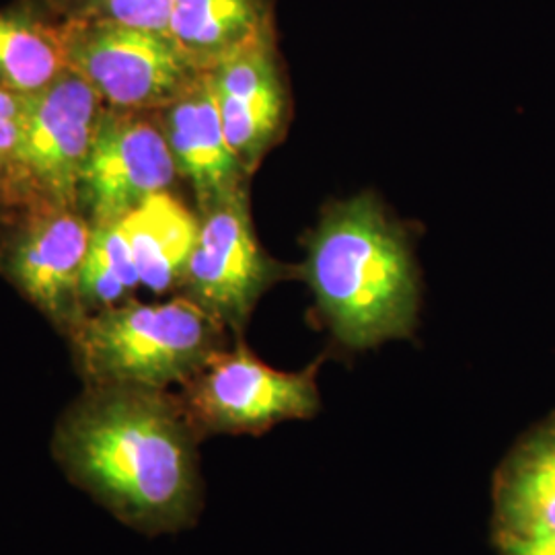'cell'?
<instances>
[{"mask_svg":"<svg viewBox=\"0 0 555 555\" xmlns=\"http://www.w3.org/2000/svg\"><path fill=\"white\" fill-rule=\"evenodd\" d=\"M199 442L176 393L85 385L60 414L50 451L66 479L121 525L159 537L198 522Z\"/></svg>","mask_w":555,"mask_h":555,"instance_id":"cell-1","label":"cell"},{"mask_svg":"<svg viewBox=\"0 0 555 555\" xmlns=\"http://www.w3.org/2000/svg\"><path fill=\"white\" fill-rule=\"evenodd\" d=\"M302 276L346 348L412 336L420 302L416 266L403 233L371 194L325 210L309 238Z\"/></svg>","mask_w":555,"mask_h":555,"instance_id":"cell-2","label":"cell"},{"mask_svg":"<svg viewBox=\"0 0 555 555\" xmlns=\"http://www.w3.org/2000/svg\"><path fill=\"white\" fill-rule=\"evenodd\" d=\"M229 330L183 295L89 313L68 336L85 385L183 387L227 350Z\"/></svg>","mask_w":555,"mask_h":555,"instance_id":"cell-3","label":"cell"},{"mask_svg":"<svg viewBox=\"0 0 555 555\" xmlns=\"http://www.w3.org/2000/svg\"><path fill=\"white\" fill-rule=\"evenodd\" d=\"M101 114L98 93L70 68L48 89L23 98L20 137L0 181V206L20 215L79 210L80 173Z\"/></svg>","mask_w":555,"mask_h":555,"instance_id":"cell-4","label":"cell"},{"mask_svg":"<svg viewBox=\"0 0 555 555\" xmlns=\"http://www.w3.org/2000/svg\"><path fill=\"white\" fill-rule=\"evenodd\" d=\"M318 371L319 362L298 373L278 371L238 341L212 358L178 397L202 440L217 435H263L282 422L318 414Z\"/></svg>","mask_w":555,"mask_h":555,"instance_id":"cell-5","label":"cell"},{"mask_svg":"<svg viewBox=\"0 0 555 555\" xmlns=\"http://www.w3.org/2000/svg\"><path fill=\"white\" fill-rule=\"evenodd\" d=\"M62 34L68 68L91 85L107 109L155 114L202 73L159 31L62 20Z\"/></svg>","mask_w":555,"mask_h":555,"instance_id":"cell-6","label":"cell"},{"mask_svg":"<svg viewBox=\"0 0 555 555\" xmlns=\"http://www.w3.org/2000/svg\"><path fill=\"white\" fill-rule=\"evenodd\" d=\"M284 278V266L259 247L247 188L199 212V233L179 295L237 336L259 298Z\"/></svg>","mask_w":555,"mask_h":555,"instance_id":"cell-7","label":"cell"},{"mask_svg":"<svg viewBox=\"0 0 555 555\" xmlns=\"http://www.w3.org/2000/svg\"><path fill=\"white\" fill-rule=\"evenodd\" d=\"M178 178L159 116L103 107L79 181L77 208L91 224L126 219Z\"/></svg>","mask_w":555,"mask_h":555,"instance_id":"cell-8","label":"cell"},{"mask_svg":"<svg viewBox=\"0 0 555 555\" xmlns=\"http://www.w3.org/2000/svg\"><path fill=\"white\" fill-rule=\"evenodd\" d=\"M91 222L75 208L21 215L13 233L0 241V274L27 298L62 336L87 318L80 274L89 249Z\"/></svg>","mask_w":555,"mask_h":555,"instance_id":"cell-9","label":"cell"},{"mask_svg":"<svg viewBox=\"0 0 555 555\" xmlns=\"http://www.w3.org/2000/svg\"><path fill=\"white\" fill-rule=\"evenodd\" d=\"M206 73L227 140L251 178L261 159L282 139L288 114V93L270 31Z\"/></svg>","mask_w":555,"mask_h":555,"instance_id":"cell-10","label":"cell"},{"mask_svg":"<svg viewBox=\"0 0 555 555\" xmlns=\"http://www.w3.org/2000/svg\"><path fill=\"white\" fill-rule=\"evenodd\" d=\"M157 116L178 176L190 181L199 212L247 188L249 176L227 140L206 70Z\"/></svg>","mask_w":555,"mask_h":555,"instance_id":"cell-11","label":"cell"},{"mask_svg":"<svg viewBox=\"0 0 555 555\" xmlns=\"http://www.w3.org/2000/svg\"><path fill=\"white\" fill-rule=\"evenodd\" d=\"M494 537H555V416L531 428L498 467Z\"/></svg>","mask_w":555,"mask_h":555,"instance_id":"cell-12","label":"cell"},{"mask_svg":"<svg viewBox=\"0 0 555 555\" xmlns=\"http://www.w3.org/2000/svg\"><path fill=\"white\" fill-rule=\"evenodd\" d=\"M124 227L140 284L157 295L179 291L198 241L199 217L171 192H160L132 210L124 219Z\"/></svg>","mask_w":555,"mask_h":555,"instance_id":"cell-13","label":"cell"},{"mask_svg":"<svg viewBox=\"0 0 555 555\" xmlns=\"http://www.w3.org/2000/svg\"><path fill=\"white\" fill-rule=\"evenodd\" d=\"M268 31L263 0H173L167 34L194 66L208 70Z\"/></svg>","mask_w":555,"mask_h":555,"instance_id":"cell-14","label":"cell"},{"mask_svg":"<svg viewBox=\"0 0 555 555\" xmlns=\"http://www.w3.org/2000/svg\"><path fill=\"white\" fill-rule=\"evenodd\" d=\"M68 70L62 21L41 20L34 9L0 13V89L20 98L48 89Z\"/></svg>","mask_w":555,"mask_h":555,"instance_id":"cell-15","label":"cell"},{"mask_svg":"<svg viewBox=\"0 0 555 555\" xmlns=\"http://www.w3.org/2000/svg\"><path fill=\"white\" fill-rule=\"evenodd\" d=\"M140 276L124 219L91 224L89 249L80 274L85 313L116 307L139 291Z\"/></svg>","mask_w":555,"mask_h":555,"instance_id":"cell-16","label":"cell"},{"mask_svg":"<svg viewBox=\"0 0 555 555\" xmlns=\"http://www.w3.org/2000/svg\"><path fill=\"white\" fill-rule=\"evenodd\" d=\"M173 0H66L64 20L101 21L146 31H169ZM169 36V34H167Z\"/></svg>","mask_w":555,"mask_h":555,"instance_id":"cell-17","label":"cell"},{"mask_svg":"<svg viewBox=\"0 0 555 555\" xmlns=\"http://www.w3.org/2000/svg\"><path fill=\"white\" fill-rule=\"evenodd\" d=\"M23 98L0 89V181L7 173L9 160L20 137Z\"/></svg>","mask_w":555,"mask_h":555,"instance_id":"cell-18","label":"cell"},{"mask_svg":"<svg viewBox=\"0 0 555 555\" xmlns=\"http://www.w3.org/2000/svg\"><path fill=\"white\" fill-rule=\"evenodd\" d=\"M500 555H555V537L537 539H515V537H494Z\"/></svg>","mask_w":555,"mask_h":555,"instance_id":"cell-19","label":"cell"}]
</instances>
